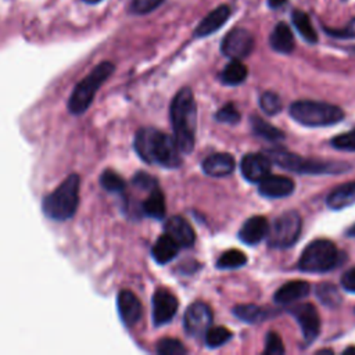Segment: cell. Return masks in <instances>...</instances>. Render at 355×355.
<instances>
[{"label": "cell", "instance_id": "6da1fadb", "mask_svg": "<svg viewBox=\"0 0 355 355\" xmlns=\"http://www.w3.org/2000/svg\"><path fill=\"white\" fill-rule=\"evenodd\" d=\"M135 150L148 164L178 168L182 163L181 150L174 138L154 128H142L135 136Z\"/></svg>", "mask_w": 355, "mask_h": 355}, {"label": "cell", "instance_id": "7a4b0ae2", "mask_svg": "<svg viewBox=\"0 0 355 355\" xmlns=\"http://www.w3.org/2000/svg\"><path fill=\"white\" fill-rule=\"evenodd\" d=\"M197 107L194 96L189 88H182L171 104V123L174 139L183 154H189L194 148Z\"/></svg>", "mask_w": 355, "mask_h": 355}, {"label": "cell", "instance_id": "3957f363", "mask_svg": "<svg viewBox=\"0 0 355 355\" xmlns=\"http://www.w3.org/2000/svg\"><path fill=\"white\" fill-rule=\"evenodd\" d=\"M79 176L71 175L42 203L43 214L53 221H67L74 216L79 203Z\"/></svg>", "mask_w": 355, "mask_h": 355}, {"label": "cell", "instance_id": "277c9868", "mask_svg": "<svg viewBox=\"0 0 355 355\" xmlns=\"http://www.w3.org/2000/svg\"><path fill=\"white\" fill-rule=\"evenodd\" d=\"M290 116L301 125L316 128L340 123L344 118V112L340 107L329 103L300 100L290 105Z\"/></svg>", "mask_w": 355, "mask_h": 355}, {"label": "cell", "instance_id": "5b68a950", "mask_svg": "<svg viewBox=\"0 0 355 355\" xmlns=\"http://www.w3.org/2000/svg\"><path fill=\"white\" fill-rule=\"evenodd\" d=\"M114 72V64L110 61H104L94 67V70L85 77L74 89L72 94L70 96L68 110L74 115L83 114L88 107L92 104V100L100 86L108 79V77Z\"/></svg>", "mask_w": 355, "mask_h": 355}, {"label": "cell", "instance_id": "8992f818", "mask_svg": "<svg viewBox=\"0 0 355 355\" xmlns=\"http://www.w3.org/2000/svg\"><path fill=\"white\" fill-rule=\"evenodd\" d=\"M268 157L272 163L281 165L282 168L298 174H341L349 168L347 164L343 163H325L318 160L301 159L300 156L282 149L270 150Z\"/></svg>", "mask_w": 355, "mask_h": 355}, {"label": "cell", "instance_id": "52a82bcc", "mask_svg": "<svg viewBox=\"0 0 355 355\" xmlns=\"http://www.w3.org/2000/svg\"><path fill=\"white\" fill-rule=\"evenodd\" d=\"M340 260L337 247L325 239L311 242L303 252L298 267L303 272L310 274H322L332 271Z\"/></svg>", "mask_w": 355, "mask_h": 355}, {"label": "cell", "instance_id": "ba28073f", "mask_svg": "<svg viewBox=\"0 0 355 355\" xmlns=\"http://www.w3.org/2000/svg\"><path fill=\"white\" fill-rule=\"evenodd\" d=\"M303 221L297 211H286L281 214L270 226L268 245L274 249H289L300 238Z\"/></svg>", "mask_w": 355, "mask_h": 355}, {"label": "cell", "instance_id": "9c48e42d", "mask_svg": "<svg viewBox=\"0 0 355 355\" xmlns=\"http://www.w3.org/2000/svg\"><path fill=\"white\" fill-rule=\"evenodd\" d=\"M254 49V38L250 31L245 28H233L223 38L221 52L232 60H242L247 57Z\"/></svg>", "mask_w": 355, "mask_h": 355}, {"label": "cell", "instance_id": "30bf717a", "mask_svg": "<svg viewBox=\"0 0 355 355\" xmlns=\"http://www.w3.org/2000/svg\"><path fill=\"white\" fill-rule=\"evenodd\" d=\"M211 323H212V311L205 303L197 301L187 307L183 318V325L187 334L193 337H200L205 334Z\"/></svg>", "mask_w": 355, "mask_h": 355}, {"label": "cell", "instance_id": "8fae6325", "mask_svg": "<svg viewBox=\"0 0 355 355\" xmlns=\"http://www.w3.org/2000/svg\"><path fill=\"white\" fill-rule=\"evenodd\" d=\"M290 314L298 322L307 344H311L321 330V318L316 308L310 303H304L292 308Z\"/></svg>", "mask_w": 355, "mask_h": 355}, {"label": "cell", "instance_id": "7c38bea8", "mask_svg": "<svg viewBox=\"0 0 355 355\" xmlns=\"http://www.w3.org/2000/svg\"><path fill=\"white\" fill-rule=\"evenodd\" d=\"M179 303L176 297L167 289L156 290L153 296V322L156 326L168 323L178 311Z\"/></svg>", "mask_w": 355, "mask_h": 355}, {"label": "cell", "instance_id": "4fadbf2b", "mask_svg": "<svg viewBox=\"0 0 355 355\" xmlns=\"http://www.w3.org/2000/svg\"><path fill=\"white\" fill-rule=\"evenodd\" d=\"M272 161L268 156L261 153L246 154L241 163L243 176L252 183H260L265 176L271 174Z\"/></svg>", "mask_w": 355, "mask_h": 355}, {"label": "cell", "instance_id": "5bb4252c", "mask_svg": "<svg viewBox=\"0 0 355 355\" xmlns=\"http://www.w3.org/2000/svg\"><path fill=\"white\" fill-rule=\"evenodd\" d=\"M116 307L121 321L127 326L136 325L143 315V307L141 300L130 290L120 292L116 297Z\"/></svg>", "mask_w": 355, "mask_h": 355}, {"label": "cell", "instance_id": "9a60e30c", "mask_svg": "<svg viewBox=\"0 0 355 355\" xmlns=\"http://www.w3.org/2000/svg\"><path fill=\"white\" fill-rule=\"evenodd\" d=\"M164 232L176 242L179 247H190L196 241L193 227L182 216L170 218L164 225Z\"/></svg>", "mask_w": 355, "mask_h": 355}, {"label": "cell", "instance_id": "2e32d148", "mask_svg": "<svg viewBox=\"0 0 355 355\" xmlns=\"http://www.w3.org/2000/svg\"><path fill=\"white\" fill-rule=\"evenodd\" d=\"M294 192V182L282 175H268L260 182V194L267 199H283Z\"/></svg>", "mask_w": 355, "mask_h": 355}, {"label": "cell", "instance_id": "e0dca14e", "mask_svg": "<svg viewBox=\"0 0 355 355\" xmlns=\"http://www.w3.org/2000/svg\"><path fill=\"white\" fill-rule=\"evenodd\" d=\"M268 230H270V223L265 216H260V215L252 216L243 223L239 232V238L243 243L256 246L257 243H260L263 239L267 238Z\"/></svg>", "mask_w": 355, "mask_h": 355}, {"label": "cell", "instance_id": "ac0fdd59", "mask_svg": "<svg viewBox=\"0 0 355 355\" xmlns=\"http://www.w3.org/2000/svg\"><path fill=\"white\" fill-rule=\"evenodd\" d=\"M229 17H230V8L227 5H221L200 21V24L194 31V37L204 38V37L212 35L214 32H216L225 26Z\"/></svg>", "mask_w": 355, "mask_h": 355}, {"label": "cell", "instance_id": "d6986e66", "mask_svg": "<svg viewBox=\"0 0 355 355\" xmlns=\"http://www.w3.org/2000/svg\"><path fill=\"white\" fill-rule=\"evenodd\" d=\"M201 167H203L204 174H207L208 176L222 178V176H227L233 172V170L236 167V161L227 153H216V154H211L210 157H207L203 161Z\"/></svg>", "mask_w": 355, "mask_h": 355}, {"label": "cell", "instance_id": "ffe728a7", "mask_svg": "<svg viewBox=\"0 0 355 355\" xmlns=\"http://www.w3.org/2000/svg\"><path fill=\"white\" fill-rule=\"evenodd\" d=\"M310 294V285L304 281L287 282L278 289L274 298L278 304H292L300 298H304Z\"/></svg>", "mask_w": 355, "mask_h": 355}, {"label": "cell", "instance_id": "44dd1931", "mask_svg": "<svg viewBox=\"0 0 355 355\" xmlns=\"http://www.w3.org/2000/svg\"><path fill=\"white\" fill-rule=\"evenodd\" d=\"M179 246L176 245V242L170 238L168 234H163L157 239V242L154 243L153 249H152V254L153 258L156 260L157 264L160 265H165L168 263H171L179 253Z\"/></svg>", "mask_w": 355, "mask_h": 355}, {"label": "cell", "instance_id": "7402d4cb", "mask_svg": "<svg viewBox=\"0 0 355 355\" xmlns=\"http://www.w3.org/2000/svg\"><path fill=\"white\" fill-rule=\"evenodd\" d=\"M271 48L282 54H290L294 50V37L287 24L279 23L270 38Z\"/></svg>", "mask_w": 355, "mask_h": 355}, {"label": "cell", "instance_id": "603a6c76", "mask_svg": "<svg viewBox=\"0 0 355 355\" xmlns=\"http://www.w3.org/2000/svg\"><path fill=\"white\" fill-rule=\"evenodd\" d=\"M354 203H355V182L340 185L326 199V204L332 210H343Z\"/></svg>", "mask_w": 355, "mask_h": 355}, {"label": "cell", "instance_id": "cb8c5ba5", "mask_svg": "<svg viewBox=\"0 0 355 355\" xmlns=\"http://www.w3.org/2000/svg\"><path fill=\"white\" fill-rule=\"evenodd\" d=\"M142 211L154 219H163L165 216V197L159 187L153 189L149 197L143 201Z\"/></svg>", "mask_w": 355, "mask_h": 355}, {"label": "cell", "instance_id": "d4e9b609", "mask_svg": "<svg viewBox=\"0 0 355 355\" xmlns=\"http://www.w3.org/2000/svg\"><path fill=\"white\" fill-rule=\"evenodd\" d=\"M292 21H293V26L296 27L297 32L301 35V38H303L305 42H308V43H311V45H314V43L318 42V34H316V31L314 30L312 23H311V20H310L308 14H305V13L301 12V10H293V13H292Z\"/></svg>", "mask_w": 355, "mask_h": 355}, {"label": "cell", "instance_id": "484cf974", "mask_svg": "<svg viewBox=\"0 0 355 355\" xmlns=\"http://www.w3.org/2000/svg\"><path fill=\"white\" fill-rule=\"evenodd\" d=\"M247 78V68L241 60H232L221 72V81L225 85L236 86Z\"/></svg>", "mask_w": 355, "mask_h": 355}, {"label": "cell", "instance_id": "4316f807", "mask_svg": "<svg viewBox=\"0 0 355 355\" xmlns=\"http://www.w3.org/2000/svg\"><path fill=\"white\" fill-rule=\"evenodd\" d=\"M252 128L254 131V134L265 141H270V142H281L285 139V134L278 130L276 127L268 124L265 120H263L261 116L258 115H253L252 116Z\"/></svg>", "mask_w": 355, "mask_h": 355}, {"label": "cell", "instance_id": "83f0119b", "mask_svg": "<svg viewBox=\"0 0 355 355\" xmlns=\"http://www.w3.org/2000/svg\"><path fill=\"white\" fill-rule=\"evenodd\" d=\"M233 315L246 323H258L268 318V311L256 304H242L233 308Z\"/></svg>", "mask_w": 355, "mask_h": 355}, {"label": "cell", "instance_id": "f1b7e54d", "mask_svg": "<svg viewBox=\"0 0 355 355\" xmlns=\"http://www.w3.org/2000/svg\"><path fill=\"white\" fill-rule=\"evenodd\" d=\"M247 263V257L241 250H229L225 252L219 260L216 261V267L219 270H234L241 268Z\"/></svg>", "mask_w": 355, "mask_h": 355}, {"label": "cell", "instance_id": "f546056e", "mask_svg": "<svg viewBox=\"0 0 355 355\" xmlns=\"http://www.w3.org/2000/svg\"><path fill=\"white\" fill-rule=\"evenodd\" d=\"M316 296L323 305L330 308H336L341 303V296L337 287L332 283H321L316 287Z\"/></svg>", "mask_w": 355, "mask_h": 355}, {"label": "cell", "instance_id": "4dcf8cb0", "mask_svg": "<svg viewBox=\"0 0 355 355\" xmlns=\"http://www.w3.org/2000/svg\"><path fill=\"white\" fill-rule=\"evenodd\" d=\"M232 338V332L223 326H214L205 332V344L210 348H216Z\"/></svg>", "mask_w": 355, "mask_h": 355}, {"label": "cell", "instance_id": "1f68e13d", "mask_svg": "<svg viewBox=\"0 0 355 355\" xmlns=\"http://www.w3.org/2000/svg\"><path fill=\"white\" fill-rule=\"evenodd\" d=\"M100 183L107 192L112 193H123L127 187L124 179L114 171H105L100 178Z\"/></svg>", "mask_w": 355, "mask_h": 355}, {"label": "cell", "instance_id": "d6a6232c", "mask_svg": "<svg viewBox=\"0 0 355 355\" xmlns=\"http://www.w3.org/2000/svg\"><path fill=\"white\" fill-rule=\"evenodd\" d=\"M260 107L268 115H276L282 111L283 103L281 97L274 92H265L260 97Z\"/></svg>", "mask_w": 355, "mask_h": 355}, {"label": "cell", "instance_id": "836d02e7", "mask_svg": "<svg viewBox=\"0 0 355 355\" xmlns=\"http://www.w3.org/2000/svg\"><path fill=\"white\" fill-rule=\"evenodd\" d=\"M157 352L160 355H185L187 354V349L179 340L168 337L159 341Z\"/></svg>", "mask_w": 355, "mask_h": 355}, {"label": "cell", "instance_id": "e575fe53", "mask_svg": "<svg viewBox=\"0 0 355 355\" xmlns=\"http://www.w3.org/2000/svg\"><path fill=\"white\" fill-rule=\"evenodd\" d=\"M215 118H216V121H219V123L236 124V123L241 121L242 115H241L239 110L234 107V104L227 103V104H225L222 108H219V111L216 112Z\"/></svg>", "mask_w": 355, "mask_h": 355}, {"label": "cell", "instance_id": "d590c367", "mask_svg": "<svg viewBox=\"0 0 355 355\" xmlns=\"http://www.w3.org/2000/svg\"><path fill=\"white\" fill-rule=\"evenodd\" d=\"M165 0H134L131 3V12L138 16L149 14L159 9Z\"/></svg>", "mask_w": 355, "mask_h": 355}, {"label": "cell", "instance_id": "8d00e7d4", "mask_svg": "<svg viewBox=\"0 0 355 355\" xmlns=\"http://www.w3.org/2000/svg\"><path fill=\"white\" fill-rule=\"evenodd\" d=\"M332 146L343 152H355V131H349L333 138Z\"/></svg>", "mask_w": 355, "mask_h": 355}, {"label": "cell", "instance_id": "74e56055", "mask_svg": "<svg viewBox=\"0 0 355 355\" xmlns=\"http://www.w3.org/2000/svg\"><path fill=\"white\" fill-rule=\"evenodd\" d=\"M264 352H265V354H270V355H281V354H285V345H283V341H282V338L279 337L278 333L270 332V333L267 334Z\"/></svg>", "mask_w": 355, "mask_h": 355}, {"label": "cell", "instance_id": "f35d334b", "mask_svg": "<svg viewBox=\"0 0 355 355\" xmlns=\"http://www.w3.org/2000/svg\"><path fill=\"white\" fill-rule=\"evenodd\" d=\"M325 32L329 34L333 38H338V39H354L355 38V19H352L345 27L343 28H325Z\"/></svg>", "mask_w": 355, "mask_h": 355}, {"label": "cell", "instance_id": "ab89813d", "mask_svg": "<svg viewBox=\"0 0 355 355\" xmlns=\"http://www.w3.org/2000/svg\"><path fill=\"white\" fill-rule=\"evenodd\" d=\"M134 185L136 187L142 189V190H149V192H152L153 189L159 187L157 186V181L153 176H150L149 174H145V172L136 174V176L134 178Z\"/></svg>", "mask_w": 355, "mask_h": 355}, {"label": "cell", "instance_id": "60d3db41", "mask_svg": "<svg viewBox=\"0 0 355 355\" xmlns=\"http://www.w3.org/2000/svg\"><path fill=\"white\" fill-rule=\"evenodd\" d=\"M341 285L347 292L355 293V267H352L343 275Z\"/></svg>", "mask_w": 355, "mask_h": 355}, {"label": "cell", "instance_id": "b9f144b4", "mask_svg": "<svg viewBox=\"0 0 355 355\" xmlns=\"http://www.w3.org/2000/svg\"><path fill=\"white\" fill-rule=\"evenodd\" d=\"M289 0H268V6L271 9H279L282 6H285Z\"/></svg>", "mask_w": 355, "mask_h": 355}, {"label": "cell", "instance_id": "7bdbcfd3", "mask_svg": "<svg viewBox=\"0 0 355 355\" xmlns=\"http://www.w3.org/2000/svg\"><path fill=\"white\" fill-rule=\"evenodd\" d=\"M347 236H349V238H355V223L347 230Z\"/></svg>", "mask_w": 355, "mask_h": 355}, {"label": "cell", "instance_id": "ee69618b", "mask_svg": "<svg viewBox=\"0 0 355 355\" xmlns=\"http://www.w3.org/2000/svg\"><path fill=\"white\" fill-rule=\"evenodd\" d=\"M83 2L88 5H96V3H100L101 0H83Z\"/></svg>", "mask_w": 355, "mask_h": 355}, {"label": "cell", "instance_id": "f6af8a7d", "mask_svg": "<svg viewBox=\"0 0 355 355\" xmlns=\"http://www.w3.org/2000/svg\"><path fill=\"white\" fill-rule=\"evenodd\" d=\"M347 354H355V347H349V348H347V349L344 351V355H347Z\"/></svg>", "mask_w": 355, "mask_h": 355}]
</instances>
